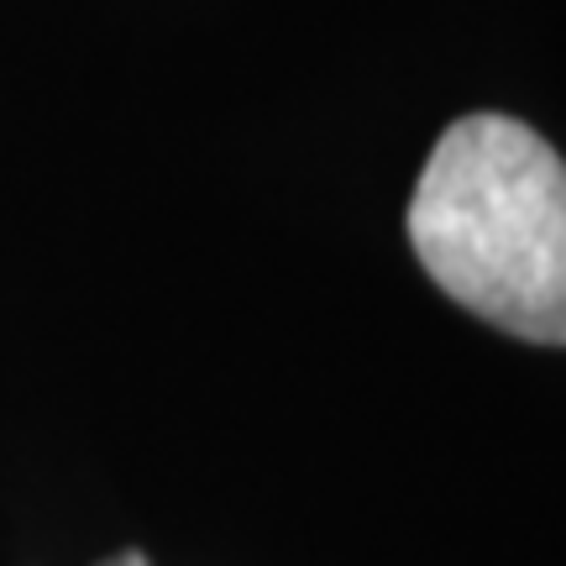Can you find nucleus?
<instances>
[{"instance_id":"obj_1","label":"nucleus","mask_w":566,"mask_h":566,"mask_svg":"<svg viewBox=\"0 0 566 566\" xmlns=\"http://www.w3.org/2000/svg\"><path fill=\"white\" fill-rule=\"evenodd\" d=\"M409 247L462 310L566 346V163L525 122L446 126L409 200Z\"/></svg>"},{"instance_id":"obj_2","label":"nucleus","mask_w":566,"mask_h":566,"mask_svg":"<svg viewBox=\"0 0 566 566\" xmlns=\"http://www.w3.org/2000/svg\"><path fill=\"white\" fill-rule=\"evenodd\" d=\"M101 566H147V556H142V551H122L116 562H101Z\"/></svg>"}]
</instances>
